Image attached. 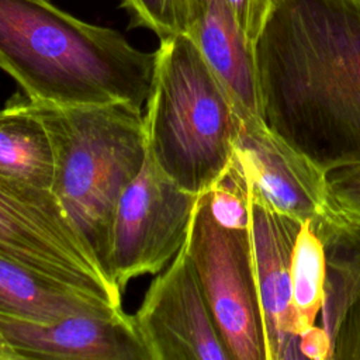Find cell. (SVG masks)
<instances>
[{"label": "cell", "mask_w": 360, "mask_h": 360, "mask_svg": "<svg viewBox=\"0 0 360 360\" xmlns=\"http://www.w3.org/2000/svg\"><path fill=\"white\" fill-rule=\"evenodd\" d=\"M253 60L271 131L326 174L360 165V0H276Z\"/></svg>", "instance_id": "6da1fadb"}, {"label": "cell", "mask_w": 360, "mask_h": 360, "mask_svg": "<svg viewBox=\"0 0 360 360\" xmlns=\"http://www.w3.org/2000/svg\"><path fill=\"white\" fill-rule=\"evenodd\" d=\"M155 65L156 51H141L49 0H0V69L34 103L143 110Z\"/></svg>", "instance_id": "7a4b0ae2"}, {"label": "cell", "mask_w": 360, "mask_h": 360, "mask_svg": "<svg viewBox=\"0 0 360 360\" xmlns=\"http://www.w3.org/2000/svg\"><path fill=\"white\" fill-rule=\"evenodd\" d=\"M30 104L53 146L51 190L110 276L118 201L148 156L143 110L128 104L56 107L31 100Z\"/></svg>", "instance_id": "3957f363"}, {"label": "cell", "mask_w": 360, "mask_h": 360, "mask_svg": "<svg viewBox=\"0 0 360 360\" xmlns=\"http://www.w3.org/2000/svg\"><path fill=\"white\" fill-rule=\"evenodd\" d=\"M143 121L149 155L183 190L207 193L226 173L240 117L187 34L160 39Z\"/></svg>", "instance_id": "277c9868"}, {"label": "cell", "mask_w": 360, "mask_h": 360, "mask_svg": "<svg viewBox=\"0 0 360 360\" xmlns=\"http://www.w3.org/2000/svg\"><path fill=\"white\" fill-rule=\"evenodd\" d=\"M0 255L122 308V292L52 190L0 176Z\"/></svg>", "instance_id": "5b68a950"}, {"label": "cell", "mask_w": 360, "mask_h": 360, "mask_svg": "<svg viewBox=\"0 0 360 360\" xmlns=\"http://www.w3.org/2000/svg\"><path fill=\"white\" fill-rule=\"evenodd\" d=\"M186 248L215 326L232 360H267L248 229L221 225L200 194Z\"/></svg>", "instance_id": "8992f818"}, {"label": "cell", "mask_w": 360, "mask_h": 360, "mask_svg": "<svg viewBox=\"0 0 360 360\" xmlns=\"http://www.w3.org/2000/svg\"><path fill=\"white\" fill-rule=\"evenodd\" d=\"M200 194L179 187L148 152L114 217L110 276L124 292L129 280L166 269L186 243Z\"/></svg>", "instance_id": "52a82bcc"}, {"label": "cell", "mask_w": 360, "mask_h": 360, "mask_svg": "<svg viewBox=\"0 0 360 360\" xmlns=\"http://www.w3.org/2000/svg\"><path fill=\"white\" fill-rule=\"evenodd\" d=\"M226 174L252 195L297 222L335 217L328 174L271 131L262 117L240 120Z\"/></svg>", "instance_id": "ba28073f"}, {"label": "cell", "mask_w": 360, "mask_h": 360, "mask_svg": "<svg viewBox=\"0 0 360 360\" xmlns=\"http://www.w3.org/2000/svg\"><path fill=\"white\" fill-rule=\"evenodd\" d=\"M150 360H232L215 326L186 243L132 315Z\"/></svg>", "instance_id": "9c48e42d"}, {"label": "cell", "mask_w": 360, "mask_h": 360, "mask_svg": "<svg viewBox=\"0 0 360 360\" xmlns=\"http://www.w3.org/2000/svg\"><path fill=\"white\" fill-rule=\"evenodd\" d=\"M252 271L259 300L267 360L300 359L292 305V249L300 222L246 195Z\"/></svg>", "instance_id": "30bf717a"}, {"label": "cell", "mask_w": 360, "mask_h": 360, "mask_svg": "<svg viewBox=\"0 0 360 360\" xmlns=\"http://www.w3.org/2000/svg\"><path fill=\"white\" fill-rule=\"evenodd\" d=\"M18 360H150L132 315L84 314L42 323L0 314Z\"/></svg>", "instance_id": "8fae6325"}, {"label": "cell", "mask_w": 360, "mask_h": 360, "mask_svg": "<svg viewBox=\"0 0 360 360\" xmlns=\"http://www.w3.org/2000/svg\"><path fill=\"white\" fill-rule=\"evenodd\" d=\"M186 34L228 91L240 120L260 117L253 45L239 30L226 0H184Z\"/></svg>", "instance_id": "7c38bea8"}, {"label": "cell", "mask_w": 360, "mask_h": 360, "mask_svg": "<svg viewBox=\"0 0 360 360\" xmlns=\"http://www.w3.org/2000/svg\"><path fill=\"white\" fill-rule=\"evenodd\" d=\"M115 308L0 255V314L49 323L73 315L114 314Z\"/></svg>", "instance_id": "4fadbf2b"}, {"label": "cell", "mask_w": 360, "mask_h": 360, "mask_svg": "<svg viewBox=\"0 0 360 360\" xmlns=\"http://www.w3.org/2000/svg\"><path fill=\"white\" fill-rule=\"evenodd\" d=\"M53 146L41 117L18 93L0 108V176L52 188Z\"/></svg>", "instance_id": "5bb4252c"}, {"label": "cell", "mask_w": 360, "mask_h": 360, "mask_svg": "<svg viewBox=\"0 0 360 360\" xmlns=\"http://www.w3.org/2000/svg\"><path fill=\"white\" fill-rule=\"evenodd\" d=\"M323 242L326 257V290L321 326L330 340L360 294V229L336 215L314 225Z\"/></svg>", "instance_id": "9a60e30c"}, {"label": "cell", "mask_w": 360, "mask_h": 360, "mask_svg": "<svg viewBox=\"0 0 360 360\" xmlns=\"http://www.w3.org/2000/svg\"><path fill=\"white\" fill-rule=\"evenodd\" d=\"M292 305L297 316L298 335L316 323L325 304L326 257L322 239L314 222L300 224L292 249Z\"/></svg>", "instance_id": "2e32d148"}, {"label": "cell", "mask_w": 360, "mask_h": 360, "mask_svg": "<svg viewBox=\"0 0 360 360\" xmlns=\"http://www.w3.org/2000/svg\"><path fill=\"white\" fill-rule=\"evenodd\" d=\"M122 6L131 17V27L148 28L159 41L186 34L184 0H122Z\"/></svg>", "instance_id": "e0dca14e"}, {"label": "cell", "mask_w": 360, "mask_h": 360, "mask_svg": "<svg viewBox=\"0 0 360 360\" xmlns=\"http://www.w3.org/2000/svg\"><path fill=\"white\" fill-rule=\"evenodd\" d=\"M328 194L333 214L360 229V165L329 172Z\"/></svg>", "instance_id": "ac0fdd59"}, {"label": "cell", "mask_w": 360, "mask_h": 360, "mask_svg": "<svg viewBox=\"0 0 360 360\" xmlns=\"http://www.w3.org/2000/svg\"><path fill=\"white\" fill-rule=\"evenodd\" d=\"M205 194L210 210L221 225L232 229H248V198L226 173Z\"/></svg>", "instance_id": "d6986e66"}, {"label": "cell", "mask_w": 360, "mask_h": 360, "mask_svg": "<svg viewBox=\"0 0 360 360\" xmlns=\"http://www.w3.org/2000/svg\"><path fill=\"white\" fill-rule=\"evenodd\" d=\"M360 360V294L350 305L332 340L330 360Z\"/></svg>", "instance_id": "ffe728a7"}, {"label": "cell", "mask_w": 360, "mask_h": 360, "mask_svg": "<svg viewBox=\"0 0 360 360\" xmlns=\"http://www.w3.org/2000/svg\"><path fill=\"white\" fill-rule=\"evenodd\" d=\"M226 3L239 30L253 45L276 0H226Z\"/></svg>", "instance_id": "44dd1931"}, {"label": "cell", "mask_w": 360, "mask_h": 360, "mask_svg": "<svg viewBox=\"0 0 360 360\" xmlns=\"http://www.w3.org/2000/svg\"><path fill=\"white\" fill-rule=\"evenodd\" d=\"M298 349L301 357L309 360H330L332 340L321 325H314L300 335Z\"/></svg>", "instance_id": "7402d4cb"}, {"label": "cell", "mask_w": 360, "mask_h": 360, "mask_svg": "<svg viewBox=\"0 0 360 360\" xmlns=\"http://www.w3.org/2000/svg\"><path fill=\"white\" fill-rule=\"evenodd\" d=\"M0 360H18L17 353L0 333Z\"/></svg>", "instance_id": "603a6c76"}]
</instances>
